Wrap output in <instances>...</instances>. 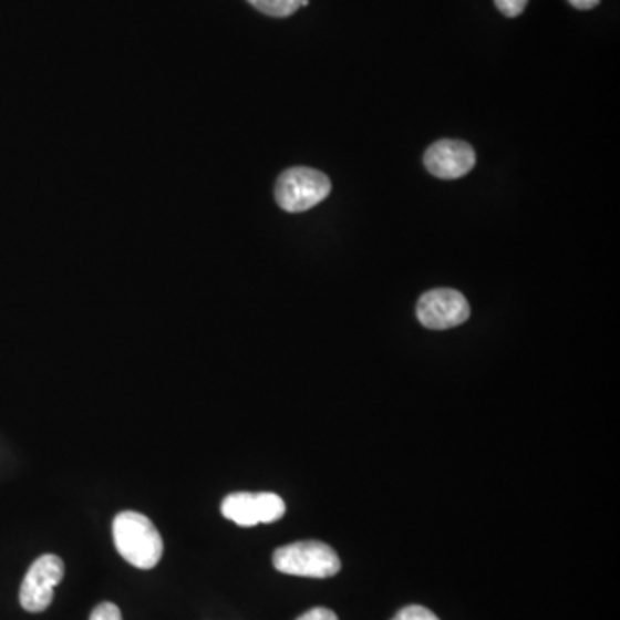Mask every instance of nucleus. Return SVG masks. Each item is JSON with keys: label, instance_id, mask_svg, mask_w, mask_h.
<instances>
[{"label": "nucleus", "instance_id": "obj_6", "mask_svg": "<svg viewBox=\"0 0 620 620\" xmlns=\"http://www.w3.org/2000/svg\"><path fill=\"white\" fill-rule=\"evenodd\" d=\"M223 516L241 527L271 524L287 512L281 496L275 493H232L221 505Z\"/></svg>", "mask_w": 620, "mask_h": 620}, {"label": "nucleus", "instance_id": "obj_10", "mask_svg": "<svg viewBox=\"0 0 620 620\" xmlns=\"http://www.w3.org/2000/svg\"><path fill=\"white\" fill-rule=\"evenodd\" d=\"M529 0H495L496 8L507 18H517L523 14Z\"/></svg>", "mask_w": 620, "mask_h": 620}, {"label": "nucleus", "instance_id": "obj_11", "mask_svg": "<svg viewBox=\"0 0 620 620\" xmlns=\"http://www.w3.org/2000/svg\"><path fill=\"white\" fill-rule=\"evenodd\" d=\"M90 620H123L121 610L114 603H101L93 609Z\"/></svg>", "mask_w": 620, "mask_h": 620}, {"label": "nucleus", "instance_id": "obj_9", "mask_svg": "<svg viewBox=\"0 0 620 620\" xmlns=\"http://www.w3.org/2000/svg\"><path fill=\"white\" fill-rule=\"evenodd\" d=\"M393 620H440L438 617L434 616L431 610L426 607H421V604H411V607H405V609L400 610Z\"/></svg>", "mask_w": 620, "mask_h": 620}, {"label": "nucleus", "instance_id": "obj_2", "mask_svg": "<svg viewBox=\"0 0 620 620\" xmlns=\"http://www.w3.org/2000/svg\"><path fill=\"white\" fill-rule=\"evenodd\" d=\"M272 564L279 572L300 578H333L341 569L337 551L321 541L291 542L278 548L272 555Z\"/></svg>", "mask_w": 620, "mask_h": 620}, {"label": "nucleus", "instance_id": "obj_1", "mask_svg": "<svg viewBox=\"0 0 620 620\" xmlns=\"http://www.w3.org/2000/svg\"><path fill=\"white\" fill-rule=\"evenodd\" d=\"M114 545L126 562L138 569H154L163 557L164 542L148 517L121 512L113 523Z\"/></svg>", "mask_w": 620, "mask_h": 620}, {"label": "nucleus", "instance_id": "obj_12", "mask_svg": "<svg viewBox=\"0 0 620 620\" xmlns=\"http://www.w3.org/2000/svg\"><path fill=\"white\" fill-rule=\"evenodd\" d=\"M297 620H338V617L333 610L318 607V609H312L303 613V616H300Z\"/></svg>", "mask_w": 620, "mask_h": 620}, {"label": "nucleus", "instance_id": "obj_4", "mask_svg": "<svg viewBox=\"0 0 620 620\" xmlns=\"http://www.w3.org/2000/svg\"><path fill=\"white\" fill-rule=\"evenodd\" d=\"M64 578V562L58 555H42L31 564L20 589V601L27 612L39 613L51 607L54 589Z\"/></svg>", "mask_w": 620, "mask_h": 620}, {"label": "nucleus", "instance_id": "obj_5", "mask_svg": "<svg viewBox=\"0 0 620 620\" xmlns=\"http://www.w3.org/2000/svg\"><path fill=\"white\" fill-rule=\"evenodd\" d=\"M471 316V307L461 291L436 288L426 291L417 302V319L427 330H450L464 324Z\"/></svg>", "mask_w": 620, "mask_h": 620}, {"label": "nucleus", "instance_id": "obj_7", "mask_svg": "<svg viewBox=\"0 0 620 620\" xmlns=\"http://www.w3.org/2000/svg\"><path fill=\"white\" fill-rule=\"evenodd\" d=\"M424 166L440 179H458L476 166V152L458 140H440L424 154Z\"/></svg>", "mask_w": 620, "mask_h": 620}, {"label": "nucleus", "instance_id": "obj_3", "mask_svg": "<svg viewBox=\"0 0 620 620\" xmlns=\"http://www.w3.org/2000/svg\"><path fill=\"white\" fill-rule=\"evenodd\" d=\"M331 194V182L321 170L291 167L276 183V202L287 213L299 214L319 206Z\"/></svg>", "mask_w": 620, "mask_h": 620}, {"label": "nucleus", "instance_id": "obj_13", "mask_svg": "<svg viewBox=\"0 0 620 620\" xmlns=\"http://www.w3.org/2000/svg\"><path fill=\"white\" fill-rule=\"evenodd\" d=\"M569 4L572 8L579 9V11H589V9L597 8L600 4V0H569Z\"/></svg>", "mask_w": 620, "mask_h": 620}, {"label": "nucleus", "instance_id": "obj_8", "mask_svg": "<svg viewBox=\"0 0 620 620\" xmlns=\"http://www.w3.org/2000/svg\"><path fill=\"white\" fill-rule=\"evenodd\" d=\"M257 11L272 18H288L299 11L302 0H248Z\"/></svg>", "mask_w": 620, "mask_h": 620}]
</instances>
